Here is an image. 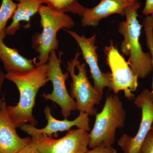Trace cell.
<instances>
[{
    "label": "cell",
    "mask_w": 153,
    "mask_h": 153,
    "mask_svg": "<svg viewBox=\"0 0 153 153\" xmlns=\"http://www.w3.org/2000/svg\"><path fill=\"white\" fill-rule=\"evenodd\" d=\"M80 54L77 51L74 58L67 62V72L72 79L70 95L76 100V108L79 112L94 116L97 113L94 105L99 104L103 93L91 83L88 78L86 64L81 63L78 59Z\"/></svg>",
    "instance_id": "obj_5"
},
{
    "label": "cell",
    "mask_w": 153,
    "mask_h": 153,
    "mask_svg": "<svg viewBox=\"0 0 153 153\" xmlns=\"http://www.w3.org/2000/svg\"><path fill=\"white\" fill-rule=\"evenodd\" d=\"M59 57L55 50L49 54L47 63V74L49 80L52 82L53 91L50 94L43 93L41 96L47 100H51L58 105L64 119H67L72 111L77 109L76 102L68 93L66 85V81L69 76L68 72L63 73L61 67V57Z\"/></svg>",
    "instance_id": "obj_7"
},
{
    "label": "cell",
    "mask_w": 153,
    "mask_h": 153,
    "mask_svg": "<svg viewBox=\"0 0 153 153\" xmlns=\"http://www.w3.org/2000/svg\"><path fill=\"white\" fill-rule=\"evenodd\" d=\"M93 128L89 133L88 147L111 146L116 140V131L124 126L126 112L117 94L107 96L102 110L95 115Z\"/></svg>",
    "instance_id": "obj_3"
},
{
    "label": "cell",
    "mask_w": 153,
    "mask_h": 153,
    "mask_svg": "<svg viewBox=\"0 0 153 153\" xmlns=\"http://www.w3.org/2000/svg\"><path fill=\"white\" fill-rule=\"evenodd\" d=\"M64 30L74 38L81 49L83 58L90 68L96 89L102 93L105 87L111 90V73L102 72L99 66L98 55L97 53L98 46L95 45L96 34H94L89 38H86L83 36H79L74 31L66 29Z\"/></svg>",
    "instance_id": "obj_10"
},
{
    "label": "cell",
    "mask_w": 153,
    "mask_h": 153,
    "mask_svg": "<svg viewBox=\"0 0 153 153\" xmlns=\"http://www.w3.org/2000/svg\"><path fill=\"white\" fill-rule=\"evenodd\" d=\"M106 62L111 71V90L114 94L123 91L126 98L131 100L135 99L134 91L137 88L138 78L136 73L121 55L117 47L110 41L109 46L104 49Z\"/></svg>",
    "instance_id": "obj_8"
},
{
    "label": "cell",
    "mask_w": 153,
    "mask_h": 153,
    "mask_svg": "<svg viewBox=\"0 0 153 153\" xmlns=\"http://www.w3.org/2000/svg\"><path fill=\"white\" fill-rule=\"evenodd\" d=\"M142 14L146 16H153V0H146Z\"/></svg>",
    "instance_id": "obj_21"
},
{
    "label": "cell",
    "mask_w": 153,
    "mask_h": 153,
    "mask_svg": "<svg viewBox=\"0 0 153 153\" xmlns=\"http://www.w3.org/2000/svg\"><path fill=\"white\" fill-rule=\"evenodd\" d=\"M143 24L146 35V46L152 56L153 67V19L146 18L144 19L143 21ZM152 89L153 92V76Z\"/></svg>",
    "instance_id": "obj_18"
},
{
    "label": "cell",
    "mask_w": 153,
    "mask_h": 153,
    "mask_svg": "<svg viewBox=\"0 0 153 153\" xmlns=\"http://www.w3.org/2000/svg\"><path fill=\"white\" fill-rule=\"evenodd\" d=\"M50 8L62 13L77 14L82 18L86 7L79 4V0H44Z\"/></svg>",
    "instance_id": "obj_16"
},
{
    "label": "cell",
    "mask_w": 153,
    "mask_h": 153,
    "mask_svg": "<svg viewBox=\"0 0 153 153\" xmlns=\"http://www.w3.org/2000/svg\"><path fill=\"white\" fill-rule=\"evenodd\" d=\"M6 103L0 110V153H16L31 142V138L21 137L9 117Z\"/></svg>",
    "instance_id": "obj_13"
},
{
    "label": "cell",
    "mask_w": 153,
    "mask_h": 153,
    "mask_svg": "<svg viewBox=\"0 0 153 153\" xmlns=\"http://www.w3.org/2000/svg\"><path fill=\"white\" fill-rule=\"evenodd\" d=\"M138 1V0H101L98 4L91 8H87L81 19V25L97 27L102 19L113 14L125 16L126 9Z\"/></svg>",
    "instance_id": "obj_12"
},
{
    "label": "cell",
    "mask_w": 153,
    "mask_h": 153,
    "mask_svg": "<svg viewBox=\"0 0 153 153\" xmlns=\"http://www.w3.org/2000/svg\"><path fill=\"white\" fill-rule=\"evenodd\" d=\"M140 153H153V133L150 131L144 140Z\"/></svg>",
    "instance_id": "obj_19"
},
{
    "label": "cell",
    "mask_w": 153,
    "mask_h": 153,
    "mask_svg": "<svg viewBox=\"0 0 153 153\" xmlns=\"http://www.w3.org/2000/svg\"><path fill=\"white\" fill-rule=\"evenodd\" d=\"M38 13L43 30L33 40L34 48L38 54L36 66L46 64L50 52L58 49L59 41L57 34L58 31L64 28L69 30L75 25L72 18L66 13L54 10L48 6L42 5Z\"/></svg>",
    "instance_id": "obj_4"
},
{
    "label": "cell",
    "mask_w": 153,
    "mask_h": 153,
    "mask_svg": "<svg viewBox=\"0 0 153 153\" xmlns=\"http://www.w3.org/2000/svg\"><path fill=\"white\" fill-rule=\"evenodd\" d=\"M5 30L0 33V60L7 72H27L35 68L31 60L19 54L18 50L6 46Z\"/></svg>",
    "instance_id": "obj_14"
},
{
    "label": "cell",
    "mask_w": 153,
    "mask_h": 153,
    "mask_svg": "<svg viewBox=\"0 0 153 153\" xmlns=\"http://www.w3.org/2000/svg\"><path fill=\"white\" fill-rule=\"evenodd\" d=\"M44 111L47 121L45 127L39 129L36 128L35 126L26 123L20 127L21 129L27 134L34 132L43 134L49 137H52L53 134L58 132L68 131L75 126L85 131L88 132L91 130L89 116L85 113L79 112L78 116L73 120H68L67 119L60 120L56 119L52 115L51 108L49 106L45 107Z\"/></svg>",
    "instance_id": "obj_11"
},
{
    "label": "cell",
    "mask_w": 153,
    "mask_h": 153,
    "mask_svg": "<svg viewBox=\"0 0 153 153\" xmlns=\"http://www.w3.org/2000/svg\"><path fill=\"white\" fill-rule=\"evenodd\" d=\"M16 153H40L36 146L32 143V140L30 143Z\"/></svg>",
    "instance_id": "obj_22"
},
{
    "label": "cell",
    "mask_w": 153,
    "mask_h": 153,
    "mask_svg": "<svg viewBox=\"0 0 153 153\" xmlns=\"http://www.w3.org/2000/svg\"><path fill=\"white\" fill-rule=\"evenodd\" d=\"M140 7L141 3L138 1L126 9V20L119 24L118 32L124 38L121 51L129 57L128 62L138 77L144 79L153 71V67L150 53L144 52L140 42L143 27L137 19V11Z\"/></svg>",
    "instance_id": "obj_2"
},
{
    "label": "cell",
    "mask_w": 153,
    "mask_h": 153,
    "mask_svg": "<svg viewBox=\"0 0 153 153\" xmlns=\"http://www.w3.org/2000/svg\"><path fill=\"white\" fill-rule=\"evenodd\" d=\"M17 5L12 0H2L0 7V33L5 30L7 23L13 16Z\"/></svg>",
    "instance_id": "obj_17"
},
{
    "label": "cell",
    "mask_w": 153,
    "mask_h": 153,
    "mask_svg": "<svg viewBox=\"0 0 153 153\" xmlns=\"http://www.w3.org/2000/svg\"><path fill=\"white\" fill-rule=\"evenodd\" d=\"M134 103L142 110L140 127L134 137L124 134L117 141L123 153H140L141 147L153 123V92L145 89L135 98Z\"/></svg>",
    "instance_id": "obj_9"
},
{
    "label": "cell",
    "mask_w": 153,
    "mask_h": 153,
    "mask_svg": "<svg viewBox=\"0 0 153 153\" xmlns=\"http://www.w3.org/2000/svg\"><path fill=\"white\" fill-rule=\"evenodd\" d=\"M19 2L16 12L13 17V21L6 27L7 36H14L21 27V22L30 23L31 18L38 13L44 0H16Z\"/></svg>",
    "instance_id": "obj_15"
},
{
    "label": "cell",
    "mask_w": 153,
    "mask_h": 153,
    "mask_svg": "<svg viewBox=\"0 0 153 153\" xmlns=\"http://www.w3.org/2000/svg\"><path fill=\"white\" fill-rule=\"evenodd\" d=\"M5 103L6 102L4 100H3L2 99L0 98V110L3 107V106H4V105Z\"/></svg>",
    "instance_id": "obj_24"
},
{
    "label": "cell",
    "mask_w": 153,
    "mask_h": 153,
    "mask_svg": "<svg viewBox=\"0 0 153 153\" xmlns=\"http://www.w3.org/2000/svg\"><path fill=\"white\" fill-rule=\"evenodd\" d=\"M5 74H4L2 71L0 70V89L2 87L3 83L4 81L5 78Z\"/></svg>",
    "instance_id": "obj_23"
},
{
    "label": "cell",
    "mask_w": 153,
    "mask_h": 153,
    "mask_svg": "<svg viewBox=\"0 0 153 153\" xmlns=\"http://www.w3.org/2000/svg\"><path fill=\"white\" fill-rule=\"evenodd\" d=\"M27 134L40 153H86L88 151L89 133L81 129L70 130L58 139L43 134Z\"/></svg>",
    "instance_id": "obj_6"
},
{
    "label": "cell",
    "mask_w": 153,
    "mask_h": 153,
    "mask_svg": "<svg viewBox=\"0 0 153 153\" xmlns=\"http://www.w3.org/2000/svg\"><path fill=\"white\" fill-rule=\"evenodd\" d=\"M35 66L27 72H7L5 75L6 79L16 85L20 93L17 105L6 106L8 114L17 128L28 123L33 126L37 125L33 115L36 96L39 89L50 81L47 63Z\"/></svg>",
    "instance_id": "obj_1"
},
{
    "label": "cell",
    "mask_w": 153,
    "mask_h": 153,
    "mask_svg": "<svg viewBox=\"0 0 153 153\" xmlns=\"http://www.w3.org/2000/svg\"><path fill=\"white\" fill-rule=\"evenodd\" d=\"M86 153H117L116 149L111 146H100L91 149Z\"/></svg>",
    "instance_id": "obj_20"
},
{
    "label": "cell",
    "mask_w": 153,
    "mask_h": 153,
    "mask_svg": "<svg viewBox=\"0 0 153 153\" xmlns=\"http://www.w3.org/2000/svg\"><path fill=\"white\" fill-rule=\"evenodd\" d=\"M151 131H152V132L153 133V123L152 125V128H151Z\"/></svg>",
    "instance_id": "obj_25"
}]
</instances>
